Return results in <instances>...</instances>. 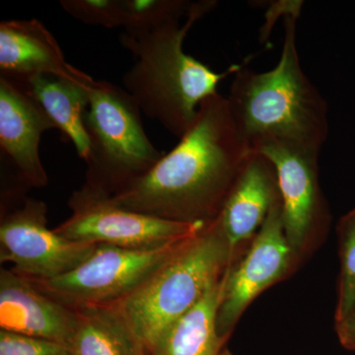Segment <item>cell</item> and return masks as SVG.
I'll return each instance as SVG.
<instances>
[{
  "mask_svg": "<svg viewBox=\"0 0 355 355\" xmlns=\"http://www.w3.org/2000/svg\"><path fill=\"white\" fill-rule=\"evenodd\" d=\"M299 13L284 16L282 55L272 69L240 67L227 97L250 150L280 144L321 153L328 139V105L303 71L296 44Z\"/></svg>",
  "mask_w": 355,
  "mask_h": 355,
  "instance_id": "2",
  "label": "cell"
},
{
  "mask_svg": "<svg viewBox=\"0 0 355 355\" xmlns=\"http://www.w3.org/2000/svg\"><path fill=\"white\" fill-rule=\"evenodd\" d=\"M84 125L90 141L84 183L111 197L146 176L164 155L144 132L135 100L108 81L93 84Z\"/></svg>",
  "mask_w": 355,
  "mask_h": 355,
  "instance_id": "5",
  "label": "cell"
},
{
  "mask_svg": "<svg viewBox=\"0 0 355 355\" xmlns=\"http://www.w3.org/2000/svg\"><path fill=\"white\" fill-rule=\"evenodd\" d=\"M74 355H148L118 304L77 308Z\"/></svg>",
  "mask_w": 355,
  "mask_h": 355,
  "instance_id": "17",
  "label": "cell"
},
{
  "mask_svg": "<svg viewBox=\"0 0 355 355\" xmlns=\"http://www.w3.org/2000/svg\"><path fill=\"white\" fill-rule=\"evenodd\" d=\"M252 153L227 98L217 93L200 104L188 132L150 172L111 198L164 220L207 224L218 216Z\"/></svg>",
  "mask_w": 355,
  "mask_h": 355,
  "instance_id": "1",
  "label": "cell"
},
{
  "mask_svg": "<svg viewBox=\"0 0 355 355\" xmlns=\"http://www.w3.org/2000/svg\"><path fill=\"white\" fill-rule=\"evenodd\" d=\"M121 27L125 33L153 31L190 13L193 2L187 0H119Z\"/></svg>",
  "mask_w": 355,
  "mask_h": 355,
  "instance_id": "18",
  "label": "cell"
},
{
  "mask_svg": "<svg viewBox=\"0 0 355 355\" xmlns=\"http://www.w3.org/2000/svg\"><path fill=\"white\" fill-rule=\"evenodd\" d=\"M220 355H233V354H231V352H229V350L225 349V350H222V352H221Z\"/></svg>",
  "mask_w": 355,
  "mask_h": 355,
  "instance_id": "23",
  "label": "cell"
},
{
  "mask_svg": "<svg viewBox=\"0 0 355 355\" xmlns=\"http://www.w3.org/2000/svg\"><path fill=\"white\" fill-rule=\"evenodd\" d=\"M232 263L233 254L214 219L144 286L118 303L148 355L163 334L195 307Z\"/></svg>",
  "mask_w": 355,
  "mask_h": 355,
  "instance_id": "4",
  "label": "cell"
},
{
  "mask_svg": "<svg viewBox=\"0 0 355 355\" xmlns=\"http://www.w3.org/2000/svg\"><path fill=\"white\" fill-rule=\"evenodd\" d=\"M95 79L79 83L55 76H38L16 83L43 107L57 128L73 144L79 157L87 160L90 141L84 118ZM13 83V81H12Z\"/></svg>",
  "mask_w": 355,
  "mask_h": 355,
  "instance_id": "15",
  "label": "cell"
},
{
  "mask_svg": "<svg viewBox=\"0 0 355 355\" xmlns=\"http://www.w3.org/2000/svg\"><path fill=\"white\" fill-rule=\"evenodd\" d=\"M60 6L72 17L88 25L121 27L119 0H62Z\"/></svg>",
  "mask_w": 355,
  "mask_h": 355,
  "instance_id": "20",
  "label": "cell"
},
{
  "mask_svg": "<svg viewBox=\"0 0 355 355\" xmlns=\"http://www.w3.org/2000/svg\"><path fill=\"white\" fill-rule=\"evenodd\" d=\"M259 153L275 166L284 231L291 247L297 251L309 240L324 216L318 184L320 153L280 144L266 146Z\"/></svg>",
  "mask_w": 355,
  "mask_h": 355,
  "instance_id": "11",
  "label": "cell"
},
{
  "mask_svg": "<svg viewBox=\"0 0 355 355\" xmlns=\"http://www.w3.org/2000/svg\"><path fill=\"white\" fill-rule=\"evenodd\" d=\"M76 311L37 288L11 270H0V331L70 347ZM70 349V347H69Z\"/></svg>",
  "mask_w": 355,
  "mask_h": 355,
  "instance_id": "12",
  "label": "cell"
},
{
  "mask_svg": "<svg viewBox=\"0 0 355 355\" xmlns=\"http://www.w3.org/2000/svg\"><path fill=\"white\" fill-rule=\"evenodd\" d=\"M338 233L340 275L336 323L345 319L355 306V209L340 219Z\"/></svg>",
  "mask_w": 355,
  "mask_h": 355,
  "instance_id": "19",
  "label": "cell"
},
{
  "mask_svg": "<svg viewBox=\"0 0 355 355\" xmlns=\"http://www.w3.org/2000/svg\"><path fill=\"white\" fill-rule=\"evenodd\" d=\"M216 4L193 3L184 24L174 21L153 31L120 36L121 46L137 58L123 77V89L141 113L179 139L193 125L200 104L217 94L219 83L241 67L216 72L184 51L189 31Z\"/></svg>",
  "mask_w": 355,
  "mask_h": 355,
  "instance_id": "3",
  "label": "cell"
},
{
  "mask_svg": "<svg viewBox=\"0 0 355 355\" xmlns=\"http://www.w3.org/2000/svg\"><path fill=\"white\" fill-rule=\"evenodd\" d=\"M188 241L153 250L98 244L87 260L71 272L53 279L29 280L72 309L118 304L144 286Z\"/></svg>",
  "mask_w": 355,
  "mask_h": 355,
  "instance_id": "7",
  "label": "cell"
},
{
  "mask_svg": "<svg viewBox=\"0 0 355 355\" xmlns=\"http://www.w3.org/2000/svg\"><path fill=\"white\" fill-rule=\"evenodd\" d=\"M279 200V181L272 161L260 153H252L214 219L233 257L242 243L256 236Z\"/></svg>",
  "mask_w": 355,
  "mask_h": 355,
  "instance_id": "14",
  "label": "cell"
},
{
  "mask_svg": "<svg viewBox=\"0 0 355 355\" xmlns=\"http://www.w3.org/2000/svg\"><path fill=\"white\" fill-rule=\"evenodd\" d=\"M53 128L57 125L34 98L0 77V148L12 165L14 183L28 191L48 184L39 148L43 133Z\"/></svg>",
  "mask_w": 355,
  "mask_h": 355,
  "instance_id": "10",
  "label": "cell"
},
{
  "mask_svg": "<svg viewBox=\"0 0 355 355\" xmlns=\"http://www.w3.org/2000/svg\"><path fill=\"white\" fill-rule=\"evenodd\" d=\"M225 272L188 313L159 338L149 355H220L225 340L217 331Z\"/></svg>",
  "mask_w": 355,
  "mask_h": 355,
  "instance_id": "16",
  "label": "cell"
},
{
  "mask_svg": "<svg viewBox=\"0 0 355 355\" xmlns=\"http://www.w3.org/2000/svg\"><path fill=\"white\" fill-rule=\"evenodd\" d=\"M67 205L71 214L53 230L76 242L128 249H160L188 241L205 226L164 220L125 209L108 193L85 183L72 193Z\"/></svg>",
  "mask_w": 355,
  "mask_h": 355,
  "instance_id": "8",
  "label": "cell"
},
{
  "mask_svg": "<svg viewBox=\"0 0 355 355\" xmlns=\"http://www.w3.org/2000/svg\"><path fill=\"white\" fill-rule=\"evenodd\" d=\"M0 355H74L62 343L0 331Z\"/></svg>",
  "mask_w": 355,
  "mask_h": 355,
  "instance_id": "21",
  "label": "cell"
},
{
  "mask_svg": "<svg viewBox=\"0 0 355 355\" xmlns=\"http://www.w3.org/2000/svg\"><path fill=\"white\" fill-rule=\"evenodd\" d=\"M294 252L284 231L280 200L254 236L246 257L237 266L231 263L226 270L217 313V331L222 340L226 342L254 299L286 275Z\"/></svg>",
  "mask_w": 355,
  "mask_h": 355,
  "instance_id": "9",
  "label": "cell"
},
{
  "mask_svg": "<svg viewBox=\"0 0 355 355\" xmlns=\"http://www.w3.org/2000/svg\"><path fill=\"white\" fill-rule=\"evenodd\" d=\"M27 191L2 184L0 261L28 279H57L87 260L97 245L72 241L49 228L48 207Z\"/></svg>",
  "mask_w": 355,
  "mask_h": 355,
  "instance_id": "6",
  "label": "cell"
},
{
  "mask_svg": "<svg viewBox=\"0 0 355 355\" xmlns=\"http://www.w3.org/2000/svg\"><path fill=\"white\" fill-rule=\"evenodd\" d=\"M336 335L345 349L355 350V306L342 321L336 323Z\"/></svg>",
  "mask_w": 355,
  "mask_h": 355,
  "instance_id": "22",
  "label": "cell"
},
{
  "mask_svg": "<svg viewBox=\"0 0 355 355\" xmlns=\"http://www.w3.org/2000/svg\"><path fill=\"white\" fill-rule=\"evenodd\" d=\"M0 77L15 83L55 76L79 83L93 78L65 60L57 40L39 20L0 23Z\"/></svg>",
  "mask_w": 355,
  "mask_h": 355,
  "instance_id": "13",
  "label": "cell"
}]
</instances>
